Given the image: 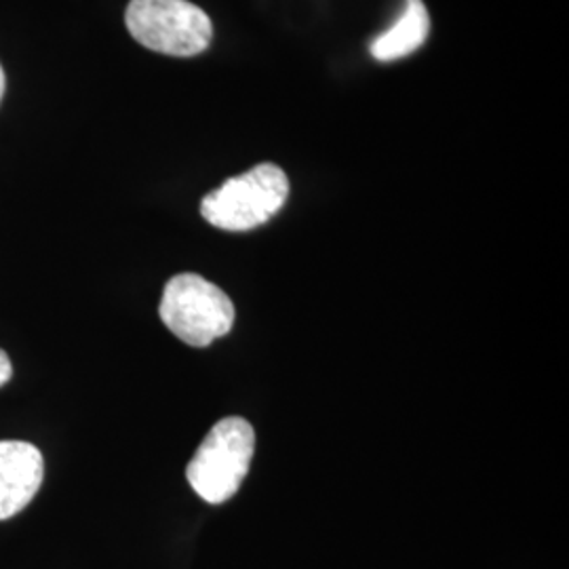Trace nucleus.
Wrapping results in <instances>:
<instances>
[{"mask_svg": "<svg viewBox=\"0 0 569 569\" xmlns=\"http://www.w3.org/2000/svg\"><path fill=\"white\" fill-rule=\"evenodd\" d=\"M253 451V427L244 418H224L207 432L186 468V479L204 502L224 505L241 488Z\"/></svg>", "mask_w": 569, "mask_h": 569, "instance_id": "1", "label": "nucleus"}, {"mask_svg": "<svg viewBox=\"0 0 569 569\" xmlns=\"http://www.w3.org/2000/svg\"><path fill=\"white\" fill-rule=\"evenodd\" d=\"M289 197L283 169L272 163L251 167L226 180L201 203L204 220L226 232H247L274 218Z\"/></svg>", "mask_w": 569, "mask_h": 569, "instance_id": "2", "label": "nucleus"}, {"mask_svg": "<svg viewBox=\"0 0 569 569\" xmlns=\"http://www.w3.org/2000/svg\"><path fill=\"white\" fill-rule=\"evenodd\" d=\"M159 315L173 336L197 348L224 338L234 326V305L224 289L194 272L167 281Z\"/></svg>", "mask_w": 569, "mask_h": 569, "instance_id": "3", "label": "nucleus"}, {"mask_svg": "<svg viewBox=\"0 0 569 569\" xmlns=\"http://www.w3.org/2000/svg\"><path fill=\"white\" fill-rule=\"evenodd\" d=\"M124 23L142 47L173 58L199 56L213 39L209 16L190 0H131Z\"/></svg>", "mask_w": 569, "mask_h": 569, "instance_id": "4", "label": "nucleus"}, {"mask_svg": "<svg viewBox=\"0 0 569 569\" xmlns=\"http://www.w3.org/2000/svg\"><path fill=\"white\" fill-rule=\"evenodd\" d=\"M41 449L26 441H0V521L26 509L41 489Z\"/></svg>", "mask_w": 569, "mask_h": 569, "instance_id": "5", "label": "nucleus"}, {"mask_svg": "<svg viewBox=\"0 0 569 569\" xmlns=\"http://www.w3.org/2000/svg\"><path fill=\"white\" fill-rule=\"evenodd\" d=\"M430 18L422 0H406V7L382 37L371 42V56L378 61L403 60L416 53L428 39Z\"/></svg>", "mask_w": 569, "mask_h": 569, "instance_id": "6", "label": "nucleus"}, {"mask_svg": "<svg viewBox=\"0 0 569 569\" xmlns=\"http://www.w3.org/2000/svg\"><path fill=\"white\" fill-rule=\"evenodd\" d=\"M13 376V366H11V359L7 357L4 350H0V388L4 387Z\"/></svg>", "mask_w": 569, "mask_h": 569, "instance_id": "7", "label": "nucleus"}, {"mask_svg": "<svg viewBox=\"0 0 569 569\" xmlns=\"http://www.w3.org/2000/svg\"><path fill=\"white\" fill-rule=\"evenodd\" d=\"M4 84H7V79H4V70H2V66H0V100H2V96H4Z\"/></svg>", "mask_w": 569, "mask_h": 569, "instance_id": "8", "label": "nucleus"}]
</instances>
